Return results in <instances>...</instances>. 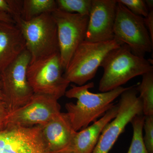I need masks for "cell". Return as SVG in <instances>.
<instances>
[{"mask_svg":"<svg viewBox=\"0 0 153 153\" xmlns=\"http://www.w3.org/2000/svg\"><path fill=\"white\" fill-rule=\"evenodd\" d=\"M94 85L93 82L81 86L71 85L65 93L67 98L77 99L76 103L68 102L65 105L66 113L75 131L86 128L91 122L103 116L114 105L115 100L129 88L120 86L107 92L93 93L89 89Z\"/></svg>","mask_w":153,"mask_h":153,"instance_id":"obj_1","label":"cell"},{"mask_svg":"<svg viewBox=\"0 0 153 153\" xmlns=\"http://www.w3.org/2000/svg\"><path fill=\"white\" fill-rule=\"evenodd\" d=\"M100 67L103 69L99 85L102 92L120 87L136 76L153 71L149 60L134 55L125 44L111 51Z\"/></svg>","mask_w":153,"mask_h":153,"instance_id":"obj_2","label":"cell"},{"mask_svg":"<svg viewBox=\"0 0 153 153\" xmlns=\"http://www.w3.org/2000/svg\"><path fill=\"white\" fill-rule=\"evenodd\" d=\"M24 37L30 63L59 53L57 26L52 13H47L29 21H16Z\"/></svg>","mask_w":153,"mask_h":153,"instance_id":"obj_3","label":"cell"},{"mask_svg":"<svg viewBox=\"0 0 153 153\" xmlns=\"http://www.w3.org/2000/svg\"><path fill=\"white\" fill-rule=\"evenodd\" d=\"M122 44L115 39L104 42L83 41L74 52L63 76L70 83L85 85L94 77L108 54Z\"/></svg>","mask_w":153,"mask_h":153,"instance_id":"obj_4","label":"cell"},{"mask_svg":"<svg viewBox=\"0 0 153 153\" xmlns=\"http://www.w3.org/2000/svg\"><path fill=\"white\" fill-rule=\"evenodd\" d=\"M64 70L59 53L30 63L27 70L29 83L34 94L57 100L65 95L70 82L63 76Z\"/></svg>","mask_w":153,"mask_h":153,"instance_id":"obj_5","label":"cell"},{"mask_svg":"<svg viewBox=\"0 0 153 153\" xmlns=\"http://www.w3.org/2000/svg\"><path fill=\"white\" fill-rule=\"evenodd\" d=\"M31 56L25 50L0 73L4 102L9 113L27 103L34 94L27 76Z\"/></svg>","mask_w":153,"mask_h":153,"instance_id":"obj_6","label":"cell"},{"mask_svg":"<svg viewBox=\"0 0 153 153\" xmlns=\"http://www.w3.org/2000/svg\"><path fill=\"white\" fill-rule=\"evenodd\" d=\"M114 35V39L127 45L137 56L144 57L152 51L153 41L145 26L143 17L135 15L118 2Z\"/></svg>","mask_w":153,"mask_h":153,"instance_id":"obj_7","label":"cell"},{"mask_svg":"<svg viewBox=\"0 0 153 153\" xmlns=\"http://www.w3.org/2000/svg\"><path fill=\"white\" fill-rule=\"evenodd\" d=\"M136 86H130L121 94L117 114L105 127L92 153H108L128 124L143 114L142 101L137 96Z\"/></svg>","mask_w":153,"mask_h":153,"instance_id":"obj_8","label":"cell"},{"mask_svg":"<svg viewBox=\"0 0 153 153\" xmlns=\"http://www.w3.org/2000/svg\"><path fill=\"white\" fill-rule=\"evenodd\" d=\"M52 15L57 26L59 54L65 71L76 49L85 41L89 17L58 9Z\"/></svg>","mask_w":153,"mask_h":153,"instance_id":"obj_9","label":"cell"},{"mask_svg":"<svg viewBox=\"0 0 153 153\" xmlns=\"http://www.w3.org/2000/svg\"><path fill=\"white\" fill-rule=\"evenodd\" d=\"M60 108L58 100L54 97L34 94L27 103L9 113L4 127L28 128L43 125L60 113Z\"/></svg>","mask_w":153,"mask_h":153,"instance_id":"obj_10","label":"cell"},{"mask_svg":"<svg viewBox=\"0 0 153 153\" xmlns=\"http://www.w3.org/2000/svg\"><path fill=\"white\" fill-rule=\"evenodd\" d=\"M0 153H50L41 136L40 126L0 128Z\"/></svg>","mask_w":153,"mask_h":153,"instance_id":"obj_11","label":"cell"},{"mask_svg":"<svg viewBox=\"0 0 153 153\" xmlns=\"http://www.w3.org/2000/svg\"><path fill=\"white\" fill-rule=\"evenodd\" d=\"M117 0H92L85 41L99 42L114 39Z\"/></svg>","mask_w":153,"mask_h":153,"instance_id":"obj_12","label":"cell"},{"mask_svg":"<svg viewBox=\"0 0 153 153\" xmlns=\"http://www.w3.org/2000/svg\"><path fill=\"white\" fill-rule=\"evenodd\" d=\"M39 126L42 139L50 153H64L76 132L67 114L61 112L47 123Z\"/></svg>","mask_w":153,"mask_h":153,"instance_id":"obj_13","label":"cell"},{"mask_svg":"<svg viewBox=\"0 0 153 153\" xmlns=\"http://www.w3.org/2000/svg\"><path fill=\"white\" fill-rule=\"evenodd\" d=\"M119 107L114 105L93 124L76 131L71 144L64 153H92L102 132L117 114Z\"/></svg>","mask_w":153,"mask_h":153,"instance_id":"obj_14","label":"cell"},{"mask_svg":"<svg viewBox=\"0 0 153 153\" xmlns=\"http://www.w3.org/2000/svg\"><path fill=\"white\" fill-rule=\"evenodd\" d=\"M26 49L25 39L18 26L0 21V73Z\"/></svg>","mask_w":153,"mask_h":153,"instance_id":"obj_15","label":"cell"},{"mask_svg":"<svg viewBox=\"0 0 153 153\" xmlns=\"http://www.w3.org/2000/svg\"><path fill=\"white\" fill-rule=\"evenodd\" d=\"M57 9L55 0H24L21 17L23 20L29 21L43 14L52 13Z\"/></svg>","mask_w":153,"mask_h":153,"instance_id":"obj_16","label":"cell"},{"mask_svg":"<svg viewBox=\"0 0 153 153\" xmlns=\"http://www.w3.org/2000/svg\"><path fill=\"white\" fill-rule=\"evenodd\" d=\"M142 76V82L136 87L142 101L143 114L153 115V71L145 73Z\"/></svg>","mask_w":153,"mask_h":153,"instance_id":"obj_17","label":"cell"},{"mask_svg":"<svg viewBox=\"0 0 153 153\" xmlns=\"http://www.w3.org/2000/svg\"><path fill=\"white\" fill-rule=\"evenodd\" d=\"M145 116L143 114L136 116L131 120L133 128V136L130 146L127 153H149L147 150L143 139V127Z\"/></svg>","mask_w":153,"mask_h":153,"instance_id":"obj_18","label":"cell"},{"mask_svg":"<svg viewBox=\"0 0 153 153\" xmlns=\"http://www.w3.org/2000/svg\"><path fill=\"white\" fill-rule=\"evenodd\" d=\"M57 9L70 13L89 17L92 0H56Z\"/></svg>","mask_w":153,"mask_h":153,"instance_id":"obj_19","label":"cell"},{"mask_svg":"<svg viewBox=\"0 0 153 153\" xmlns=\"http://www.w3.org/2000/svg\"><path fill=\"white\" fill-rule=\"evenodd\" d=\"M117 1L137 16L145 18L149 14V11L143 0H117Z\"/></svg>","mask_w":153,"mask_h":153,"instance_id":"obj_20","label":"cell"},{"mask_svg":"<svg viewBox=\"0 0 153 153\" xmlns=\"http://www.w3.org/2000/svg\"><path fill=\"white\" fill-rule=\"evenodd\" d=\"M145 135L143 141L149 153H153V115L145 116L143 127Z\"/></svg>","mask_w":153,"mask_h":153,"instance_id":"obj_21","label":"cell"},{"mask_svg":"<svg viewBox=\"0 0 153 153\" xmlns=\"http://www.w3.org/2000/svg\"><path fill=\"white\" fill-rule=\"evenodd\" d=\"M144 22L151 39L153 41V10L149 11L148 16L144 18Z\"/></svg>","mask_w":153,"mask_h":153,"instance_id":"obj_22","label":"cell"},{"mask_svg":"<svg viewBox=\"0 0 153 153\" xmlns=\"http://www.w3.org/2000/svg\"><path fill=\"white\" fill-rule=\"evenodd\" d=\"M9 111L4 101H0V128L4 127L5 123Z\"/></svg>","mask_w":153,"mask_h":153,"instance_id":"obj_23","label":"cell"},{"mask_svg":"<svg viewBox=\"0 0 153 153\" xmlns=\"http://www.w3.org/2000/svg\"><path fill=\"white\" fill-rule=\"evenodd\" d=\"M0 12L11 15V9L8 0H0Z\"/></svg>","mask_w":153,"mask_h":153,"instance_id":"obj_24","label":"cell"},{"mask_svg":"<svg viewBox=\"0 0 153 153\" xmlns=\"http://www.w3.org/2000/svg\"><path fill=\"white\" fill-rule=\"evenodd\" d=\"M0 21L15 24L14 20L9 14L0 12Z\"/></svg>","mask_w":153,"mask_h":153,"instance_id":"obj_25","label":"cell"},{"mask_svg":"<svg viewBox=\"0 0 153 153\" xmlns=\"http://www.w3.org/2000/svg\"><path fill=\"white\" fill-rule=\"evenodd\" d=\"M145 1L149 11L153 10V0H146Z\"/></svg>","mask_w":153,"mask_h":153,"instance_id":"obj_26","label":"cell"},{"mask_svg":"<svg viewBox=\"0 0 153 153\" xmlns=\"http://www.w3.org/2000/svg\"><path fill=\"white\" fill-rule=\"evenodd\" d=\"M4 97L3 94L2 86L0 79V101H4Z\"/></svg>","mask_w":153,"mask_h":153,"instance_id":"obj_27","label":"cell"}]
</instances>
